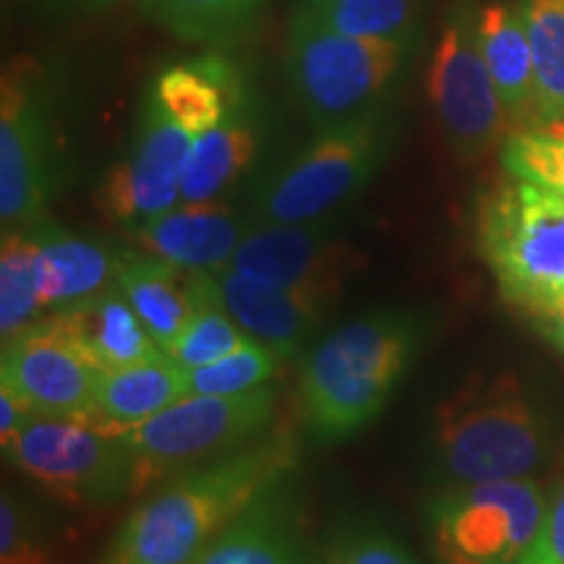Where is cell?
<instances>
[{
	"label": "cell",
	"mask_w": 564,
	"mask_h": 564,
	"mask_svg": "<svg viewBox=\"0 0 564 564\" xmlns=\"http://www.w3.org/2000/svg\"><path fill=\"white\" fill-rule=\"evenodd\" d=\"M293 460V442L274 434L183 470L129 514L112 552L133 564H192L238 514L274 489Z\"/></svg>",
	"instance_id": "cell-1"
},
{
	"label": "cell",
	"mask_w": 564,
	"mask_h": 564,
	"mask_svg": "<svg viewBox=\"0 0 564 564\" xmlns=\"http://www.w3.org/2000/svg\"><path fill=\"white\" fill-rule=\"evenodd\" d=\"M423 340V324L403 308L345 322L301 366V411L322 440L361 432L390 403Z\"/></svg>",
	"instance_id": "cell-2"
},
{
	"label": "cell",
	"mask_w": 564,
	"mask_h": 564,
	"mask_svg": "<svg viewBox=\"0 0 564 564\" xmlns=\"http://www.w3.org/2000/svg\"><path fill=\"white\" fill-rule=\"evenodd\" d=\"M442 470L457 486L528 478L546 457L549 426L510 371L476 377L434 419Z\"/></svg>",
	"instance_id": "cell-3"
},
{
	"label": "cell",
	"mask_w": 564,
	"mask_h": 564,
	"mask_svg": "<svg viewBox=\"0 0 564 564\" xmlns=\"http://www.w3.org/2000/svg\"><path fill=\"white\" fill-rule=\"evenodd\" d=\"M413 53L394 42L329 30L301 3L288 32L285 74L306 121L324 131L390 108Z\"/></svg>",
	"instance_id": "cell-4"
},
{
	"label": "cell",
	"mask_w": 564,
	"mask_h": 564,
	"mask_svg": "<svg viewBox=\"0 0 564 564\" xmlns=\"http://www.w3.org/2000/svg\"><path fill=\"white\" fill-rule=\"evenodd\" d=\"M478 246L512 306L544 322L564 306V194L507 175L478 204Z\"/></svg>",
	"instance_id": "cell-5"
},
{
	"label": "cell",
	"mask_w": 564,
	"mask_h": 564,
	"mask_svg": "<svg viewBox=\"0 0 564 564\" xmlns=\"http://www.w3.org/2000/svg\"><path fill=\"white\" fill-rule=\"evenodd\" d=\"M63 87L34 58L6 63L0 82V220L3 230L45 220L66 178Z\"/></svg>",
	"instance_id": "cell-6"
},
{
	"label": "cell",
	"mask_w": 564,
	"mask_h": 564,
	"mask_svg": "<svg viewBox=\"0 0 564 564\" xmlns=\"http://www.w3.org/2000/svg\"><path fill=\"white\" fill-rule=\"evenodd\" d=\"M394 137L398 123L390 108L314 131V139L257 183L251 196L253 220L278 225L327 220L377 178Z\"/></svg>",
	"instance_id": "cell-7"
},
{
	"label": "cell",
	"mask_w": 564,
	"mask_h": 564,
	"mask_svg": "<svg viewBox=\"0 0 564 564\" xmlns=\"http://www.w3.org/2000/svg\"><path fill=\"white\" fill-rule=\"evenodd\" d=\"M274 415L272 387L243 394H186L121 440L133 460L131 494L162 486L196 463L241 449Z\"/></svg>",
	"instance_id": "cell-8"
},
{
	"label": "cell",
	"mask_w": 564,
	"mask_h": 564,
	"mask_svg": "<svg viewBox=\"0 0 564 564\" xmlns=\"http://www.w3.org/2000/svg\"><path fill=\"white\" fill-rule=\"evenodd\" d=\"M478 13L474 0H457L447 9L426 76L429 102L442 137L463 162L484 160L489 152L502 150L514 131L486 68Z\"/></svg>",
	"instance_id": "cell-9"
},
{
	"label": "cell",
	"mask_w": 564,
	"mask_h": 564,
	"mask_svg": "<svg viewBox=\"0 0 564 564\" xmlns=\"http://www.w3.org/2000/svg\"><path fill=\"white\" fill-rule=\"evenodd\" d=\"M546 497L531 478L455 486L432 514L440 564H518L546 523Z\"/></svg>",
	"instance_id": "cell-10"
},
{
	"label": "cell",
	"mask_w": 564,
	"mask_h": 564,
	"mask_svg": "<svg viewBox=\"0 0 564 564\" xmlns=\"http://www.w3.org/2000/svg\"><path fill=\"white\" fill-rule=\"evenodd\" d=\"M3 453L68 507H100L131 494L133 460L121 436L79 419H34Z\"/></svg>",
	"instance_id": "cell-11"
},
{
	"label": "cell",
	"mask_w": 564,
	"mask_h": 564,
	"mask_svg": "<svg viewBox=\"0 0 564 564\" xmlns=\"http://www.w3.org/2000/svg\"><path fill=\"white\" fill-rule=\"evenodd\" d=\"M230 270L274 282L333 312L364 257L335 236L333 217L316 223H257L230 259Z\"/></svg>",
	"instance_id": "cell-12"
},
{
	"label": "cell",
	"mask_w": 564,
	"mask_h": 564,
	"mask_svg": "<svg viewBox=\"0 0 564 564\" xmlns=\"http://www.w3.org/2000/svg\"><path fill=\"white\" fill-rule=\"evenodd\" d=\"M194 139L147 89L129 150L110 167L97 192L105 215L129 228L178 207Z\"/></svg>",
	"instance_id": "cell-13"
},
{
	"label": "cell",
	"mask_w": 564,
	"mask_h": 564,
	"mask_svg": "<svg viewBox=\"0 0 564 564\" xmlns=\"http://www.w3.org/2000/svg\"><path fill=\"white\" fill-rule=\"evenodd\" d=\"M102 373L55 314L3 343L0 382L11 384L37 419L89 421Z\"/></svg>",
	"instance_id": "cell-14"
},
{
	"label": "cell",
	"mask_w": 564,
	"mask_h": 564,
	"mask_svg": "<svg viewBox=\"0 0 564 564\" xmlns=\"http://www.w3.org/2000/svg\"><path fill=\"white\" fill-rule=\"evenodd\" d=\"M257 225L230 204H178L162 215L126 228L137 251L165 259L188 272H217L230 264L232 253Z\"/></svg>",
	"instance_id": "cell-15"
},
{
	"label": "cell",
	"mask_w": 564,
	"mask_h": 564,
	"mask_svg": "<svg viewBox=\"0 0 564 564\" xmlns=\"http://www.w3.org/2000/svg\"><path fill=\"white\" fill-rule=\"evenodd\" d=\"M262 139V100L251 87L215 129L194 139L181 181V204L220 202L251 171Z\"/></svg>",
	"instance_id": "cell-16"
},
{
	"label": "cell",
	"mask_w": 564,
	"mask_h": 564,
	"mask_svg": "<svg viewBox=\"0 0 564 564\" xmlns=\"http://www.w3.org/2000/svg\"><path fill=\"white\" fill-rule=\"evenodd\" d=\"M26 228L37 232L40 241L37 274L42 312H61L118 288V270L126 251L112 249L95 238L76 236L47 220Z\"/></svg>",
	"instance_id": "cell-17"
},
{
	"label": "cell",
	"mask_w": 564,
	"mask_h": 564,
	"mask_svg": "<svg viewBox=\"0 0 564 564\" xmlns=\"http://www.w3.org/2000/svg\"><path fill=\"white\" fill-rule=\"evenodd\" d=\"M223 301L253 340L270 345L282 358L295 356L308 335L324 322L329 312L319 303L274 285V282L251 278L230 267L215 272Z\"/></svg>",
	"instance_id": "cell-18"
},
{
	"label": "cell",
	"mask_w": 564,
	"mask_h": 564,
	"mask_svg": "<svg viewBox=\"0 0 564 564\" xmlns=\"http://www.w3.org/2000/svg\"><path fill=\"white\" fill-rule=\"evenodd\" d=\"M249 89L241 63L223 53H202L160 68L150 84L154 100L194 137L215 129Z\"/></svg>",
	"instance_id": "cell-19"
},
{
	"label": "cell",
	"mask_w": 564,
	"mask_h": 564,
	"mask_svg": "<svg viewBox=\"0 0 564 564\" xmlns=\"http://www.w3.org/2000/svg\"><path fill=\"white\" fill-rule=\"evenodd\" d=\"M51 314L102 371L129 369L167 356L126 301L121 288Z\"/></svg>",
	"instance_id": "cell-20"
},
{
	"label": "cell",
	"mask_w": 564,
	"mask_h": 564,
	"mask_svg": "<svg viewBox=\"0 0 564 564\" xmlns=\"http://www.w3.org/2000/svg\"><path fill=\"white\" fill-rule=\"evenodd\" d=\"M478 42L514 131H533L535 74L520 0H497L478 13ZM512 131V133H514Z\"/></svg>",
	"instance_id": "cell-21"
},
{
	"label": "cell",
	"mask_w": 564,
	"mask_h": 564,
	"mask_svg": "<svg viewBox=\"0 0 564 564\" xmlns=\"http://www.w3.org/2000/svg\"><path fill=\"white\" fill-rule=\"evenodd\" d=\"M186 394H192L188 369L167 356L129 369L105 371L89 423H95L105 434L123 436Z\"/></svg>",
	"instance_id": "cell-22"
},
{
	"label": "cell",
	"mask_w": 564,
	"mask_h": 564,
	"mask_svg": "<svg viewBox=\"0 0 564 564\" xmlns=\"http://www.w3.org/2000/svg\"><path fill=\"white\" fill-rule=\"evenodd\" d=\"M194 278L196 272L181 270L165 259L126 251L118 270V288L162 350L171 348L192 319L196 306Z\"/></svg>",
	"instance_id": "cell-23"
},
{
	"label": "cell",
	"mask_w": 564,
	"mask_h": 564,
	"mask_svg": "<svg viewBox=\"0 0 564 564\" xmlns=\"http://www.w3.org/2000/svg\"><path fill=\"white\" fill-rule=\"evenodd\" d=\"M192 564H306L282 514L264 497L238 514Z\"/></svg>",
	"instance_id": "cell-24"
},
{
	"label": "cell",
	"mask_w": 564,
	"mask_h": 564,
	"mask_svg": "<svg viewBox=\"0 0 564 564\" xmlns=\"http://www.w3.org/2000/svg\"><path fill=\"white\" fill-rule=\"evenodd\" d=\"M267 0H139L154 24L186 42L232 45L257 24Z\"/></svg>",
	"instance_id": "cell-25"
},
{
	"label": "cell",
	"mask_w": 564,
	"mask_h": 564,
	"mask_svg": "<svg viewBox=\"0 0 564 564\" xmlns=\"http://www.w3.org/2000/svg\"><path fill=\"white\" fill-rule=\"evenodd\" d=\"M535 74L539 129L564 126V0H520Z\"/></svg>",
	"instance_id": "cell-26"
},
{
	"label": "cell",
	"mask_w": 564,
	"mask_h": 564,
	"mask_svg": "<svg viewBox=\"0 0 564 564\" xmlns=\"http://www.w3.org/2000/svg\"><path fill=\"white\" fill-rule=\"evenodd\" d=\"M194 288L196 306L192 319L165 350L167 358H173L183 369H196V366L217 361L251 340L249 333L232 319L225 306L215 272H196Z\"/></svg>",
	"instance_id": "cell-27"
},
{
	"label": "cell",
	"mask_w": 564,
	"mask_h": 564,
	"mask_svg": "<svg viewBox=\"0 0 564 564\" xmlns=\"http://www.w3.org/2000/svg\"><path fill=\"white\" fill-rule=\"evenodd\" d=\"M40 241L32 228L3 230L0 243V337L3 343L30 329L42 319L40 274H37Z\"/></svg>",
	"instance_id": "cell-28"
},
{
	"label": "cell",
	"mask_w": 564,
	"mask_h": 564,
	"mask_svg": "<svg viewBox=\"0 0 564 564\" xmlns=\"http://www.w3.org/2000/svg\"><path fill=\"white\" fill-rule=\"evenodd\" d=\"M308 11L329 30L348 37L384 40L411 51L423 37L421 0H329L324 6H308Z\"/></svg>",
	"instance_id": "cell-29"
},
{
	"label": "cell",
	"mask_w": 564,
	"mask_h": 564,
	"mask_svg": "<svg viewBox=\"0 0 564 564\" xmlns=\"http://www.w3.org/2000/svg\"><path fill=\"white\" fill-rule=\"evenodd\" d=\"M280 358L278 350L251 337L228 356L188 369V390L192 394H243L259 390L278 373Z\"/></svg>",
	"instance_id": "cell-30"
},
{
	"label": "cell",
	"mask_w": 564,
	"mask_h": 564,
	"mask_svg": "<svg viewBox=\"0 0 564 564\" xmlns=\"http://www.w3.org/2000/svg\"><path fill=\"white\" fill-rule=\"evenodd\" d=\"M499 152H502L507 175L539 181L564 194V126L514 131Z\"/></svg>",
	"instance_id": "cell-31"
},
{
	"label": "cell",
	"mask_w": 564,
	"mask_h": 564,
	"mask_svg": "<svg viewBox=\"0 0 564 564\" xmlns=\"http://www.w3.org/2000/svg\"><path fill=\"white\" fill-rule=\"evenodd\" d=\"M0 564H51L34 514L9 489L0 497Z\"/></svg>",
	"instance_id": "cell-32"
},
{
	"label": "cell",
	"mask_w": 564,
	"mask_h": 564,
	"mask_svg": "<svg viewBox=\"0 0 564 564\" xmlns=\"http://www.w3.org/2000/svg\"><path fill=\"white\" fill-rule=\"evenodd\" d=\"M327 564H419L398 539L377 528H352L329 546Z\"/></svg>",
	"instance_id": "cell-33"
},
{
	"label": "cell",
	"mask_w": 564,
	"mask_h": 564,
	"mask_svg": "<svg viewBox=\"0 0 564 564\" xmlns=\"http://www.w3.org/2000/svg\"><path fill=\"white\" fill-rule=\"evenodd\" d=\"M34 419H37V413L32 411L30 403L11 384L0 382V444L3 447L11 444L13 436L24 432Z\"/></svg>",
	"instance_id": "cell-34"
},
{
	"label": "cell",
	"mask_w": 564,
	"mask_h": 564,
	"mask_svg": "<svg viewBox=\"0 0 564 564\" xmlns=\"http://www.w3.org/2000/svg\"><path fill=\"white\" fill-rule=\"evenodd\" d=\"M541 539L549 546V552L556 556V562L564 564V478L560 491H556L554 505L549 507L544 531H541Z\"/></svg>",
	"instance_id": "cell-35"
},
{
	"label": "cell",
	"mask_w": 564,
	"mask_h": 564,
	"mask_svg": "<svg viewBox=\"0 0 564 564\" xmlns=\"http://www.w3.org/2000/svg\"><path fill=\"white\" fill-rule=\"evenodd\" d=\"M116 3L118 0H58V6L74 13H100V11H108L110 6Z\"/></svg>",
	"instance_id": "cell-36"
},
{
	"label": "cell",
	"mask_w": 564,
	"mask_h": 564,
	"mask_svg": "<svg viewBox=\"0 0 564 564\" xmlns=\"http://www.w3.org/2000/svg\"><path fill=\"white\" fill-rule=\"evenodd\" d=\"M518 564H560V562H556V556L549 552L544 539L539 535V541H535V544L528 549V554Z\"/></svg>",
	"instance_id": "cell-37"
},
{
	"label": "cell",
	"mask_w": 564,
	"mask_h": 564,
	"mask_svg": "<svg viewBox=\"0 0 564 564\" xmlns=\"http://www.w3.org/2000/svg\"><path fill=\"white\" fill-rule=\"evenodd\" d=\"M546 324V333L549 337H552V343L560 348V352L564 356V306L560 308V312H554L549 319H544Z\"/></svg>",
	"instance_id": "cell-38"
},
{
	"label": "cell",
	"mask_w": 564,
	"mask_h": 564,
	"mask_svg": "<svg viewBox=\"0 0 564 564\" xmlns=\"http://www.w3.org/2000/svg\"><path fill=\"white\" fill-rule=\"evenodd\" d=\"M105 564H133V562H129V560H123V556H121V554H116V552H112V554L108 556V562H105Z\"/></svg>",
	"instance_id": "cell-39"
},
{
	"label": "cell",
	"mask_w": 564,
	"mask_h": 564,
	"mask_svg": "<svg viewBox=\"0 0 564 564\" xmlns=\"http://www.w3.org/2000/svg\"><path fill=\"white\" fill-rule=\"evenodd\" d=\"M303 3H308V6H324V3H329V0H303Z\"/></svg>",
	"instance_id": "cell-40"
}]
</instances>
